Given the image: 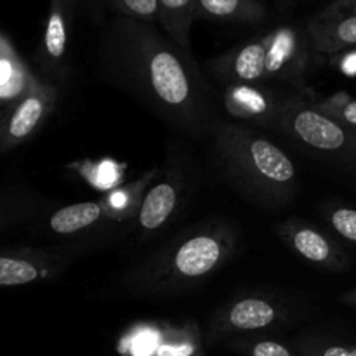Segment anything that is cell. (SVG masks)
Instances as JSON below:
<instances>
[{
	"label": "cell",
	"instance_id": "7c38bea8",
	"mask_svg": "<svg viewBox=\"0 0 356 356\" xmlns=\"http://www.w3.org/2000/svg\"><path fill=\"white\" fill-rule=\"evenodd\" d=\"M68 264L63 252L47 249H9L0 252V287H23V285L47 282L61 273Z\"/></svg>",
	"mask_w": 356,
	"mask_h": 356
},
{
	"label": "cell",
	"instance_id": "7a4b0ae2",
	"mask_svg": "<svg viewBox=\"0 0 356 356\" xmlns=\"http://www.w3.org/2000/svg\"><path fill=\"white\" fill-rule=\"evenodd\" d=\"M236 245L238 229L233 222H198L136 263L124 275L122 285L136 298L177 296L218 273L236 252Z\"/></svg>",
	"mask_w": 356,
	"mask_h": 356
},
{
	"label": "cell",
	"instance_id": "cb8c5ba5",
	"mask_svg": "<svg viewBox=\"0 0 356 356\" xmlns=\"http://www.w3.org/2000/svg\"><path fill=\"white\" fill-rule=\"evenodd\" d=\"M298 351L301 356H356V348L318 339V337L301 339L298 343Z\"/></svg>",
	"mask_w": 356,
	"mask_h": 356
},
{
	"label": "cell",
	"instance_id": "8fae6325",
	"mask_svg": "<svg viewBox=\"0 0 356 356\" xmlns=\"http://www.w3.org/2000/svg\"><path fill=\"white\" fill-rule=\"evenodd\" d=\"M80 0H49L44 33L38 45V65L49 79L63 80L66 76L70 40L73 19Z\"/></svg>",
	"mask_w": 356,
	"mask_h": 356
},
{
	"label": "cell",
	"instance_id": "603a6c76",
	"mask_svg": "<svg viewBox=\"0 0 356 356\" xmlns=\"http://www.w3.org/2000/svg\"><path fill=\"white\" fill-rule=\"evenodd\" d=\"M99 0H94V7ZM106 3L115 16L131 17L145 23L159 24V3L156 0H101Z\"/></svg>",
	"mask_w": 356,
	"mask_h": 356
},
{
	"label": "cell",
	"instance_id": "5b68a950",
	"mask_svg": "<svg viewBox=\"0 0 356 356\" xmlns=\"http://www.w3.org/2000/svg\"><path fill=\"white\" fill-rule=\"evenodd\" d=\"M191 162L179 143H169L165 162L146 190L132 219L136 243H145L165 232L186 204L193 183Z\"/></svg>",
	"mask_w": 356,
	"mask_h": 356
},
{
	"label": "cell",
	"instance_id": "4fadbf2b",
	"mask_svg": "<svg viewBox=\"0 0 356 356\" xmlns=\"http://www.w3.org/2000/svg\"><path fill=\"white\" fill-rule=\"evenodd\" d=\"M282 94L263 83H228L221 94V108L236 124L271 129Z\"/></svg>",
	"mask_w": 356,
	"mask_h": 356
},
{
	"label": "cell",
	"instance_id": "4316f807",
	"mask_svg": "<svg viewBox=\"0 0 356 356\" xmlns=\"http://www.w3.org/2000/svg\"><path fill=\"white\" fill-rule=\"evenodd\" d=\"M6 113H7L6 108L0 106V124H2V120H3V118H6Z\"/></svg>",
	"mask_w": 356,
	"mask_h": 356
},
{
	"label": "cell",
	"instance_id": "7402d4cb",
	"mask_svg": "<svg viewBox=\"0 0 356 356\" xmlns=\"http://www.w3.org/2000/svg\"><path fill=\"white\" fill-rule=\"evenodd\" d=\"M312 99L313 104L327 117L356 129V99L348 92H336L327 97H315L312 94Z\"/></svg>",
	"mask_w": 356,
	"mask_h": 356
},
{
	"label": "cell",
	"instance_id": "52a82bcc",
	"mask_svg": "<svg viewBox=\"0 0 356 356\" xmlns=\"http://www.w3.org/2000/svg\"><path fill=\"white\" fill-rule=\"evenodd\" d=\"M266 35V70L264 82L277 80L302 89V80L312 68L315 51L309 42L308 31L298 24H280Z\"/></svg>",
	"mask_w": 356,
	"mask_h": 356
},
{
	"label": "cell",
	"instance_id": "ffe728a7",
	"mask_svg": "<svg viewBox=\"0 0 356 356\" xmlns=\"http://www.w3.org/2000/svg\"><path fill=\"white\" fill-rule=\"evenodd\" d=\"M40 200L35 197L17 193L0 198V229L23 222L40 211Z\"/></svg>",
	"mask_w": 356,
	"mask_h": 356
},
{
	"label": "cell",
	"instance_id": "ba28073f",
	"mask_svg": "<svg viewBox=\"0 0 356 356\" xmlns=\"http://www.w3.org/2000/svg\"><path fill=\"white\" fill-rule=\"evenodd\" d=\"M58 99L59 92L54 83L35 79L26 92L14 101L0 124V153L30 141L54 113Z\"/></svg>",
	"mask_w": 356,
	"mask_h": 356
},
{
	"label": "cell",
	"instance_id": "d4e9b609",
	"mask_svg": "<svg viewBox=\"0 0 356 356\" xmlns=\"http://www.w3.org/2000/svg\"><path fill=\"white\" fill-rule=\"evenodd\" d=\"M330 59H334V63H336V66L339 68V72H343L344 75H356V47L339 52V54H336Z\"/></svg>",
	"mask_w": 356,
	"mask_h": 356
},
{
	"label": "cell",
	"instance_id": "6da1fadb",
	"mask_svg": "<svg viewBox=\"0 0 356 356\" xmlns=\"http://www.w3.org/2000/svg\"><path fill=\"white\" fill-rule=\"evenodd\" d=\"M101 66L110 83L181 134L211 138L221 120L216 87L193 54L181 51L156 24L115 16L101 38Z\"/></svg>",
	"mask_w": 356,
	"mask_h": 356
},
{
	"label": "cell",
	"instance_id": "277c9868",
	"mask_svg": "<svg viewBox=\"0 0 356 356\" xmlns=\"http://www.w3.org/2000/svg\"><path fill=\"white\" fill-rule=\"evenodd\" d=\"M271 131L330 177L356 190V129L322 113L305 89L282 94Z\"/></svg>",
	"mask_w": 356,
	"mask_h": 356
},
{
	"label": "cell",
	"instance_id": "484cf974",
	"mask_svg": "<svg viewBox=\"0 0 356 356\" xmlns=\"http://www.w3.org/2000/svg\"><path fill=\"white\" fill-rule=\"evenodd\" d=\"M339 301L343 305L350 306V308H356V289H351V291H346L344 294H341Z\"/></svg>",
	"mask_w": 356,
	"mask_h": 356
},
{
	"label": "cell",
	"instance_id": "5bb4252c",
	"mask_svg": "<svg viewBox=\"0 0 356 356\" xmlns=\"http://www.w3.org/2000/svg\"><path fill=\"white\" fill-rule=\"evenodd\" d=\"M209 70L228 83H263L266 70V35L261 33L235 45L209 63Z\"/></svg>",
	"mask_w": 356,
	"mask_h": 356
},
{
	"label": "cell",
	"instance_id": "2e32d148",
	"mask_svg": "<svg viewBox=\"0 0 356 356\" xmlns=\"http://www.w3.org/2000/svg\"><path fill=\"white\" fill-rule=\"evenodd\" d=\"M159 24L163 33L186 54L191 52V28L200 19L197 0H156Z\"/></svg>",
	"mask_w": 356,
	"mask_h": 356
},
{
	"label": "cell",
	"instance_id": "44dd1931",
	"mask_svg": "<svg viewBox=\"0 0 356 356\" xmlns=\"http://www.w3.org/2000/svg\"><path fill=\"white\" fill-rule=\"evenodd\" d=\"M229 348L247 356H298L284 343L263 336H242L228 341Z\"/></svg>",
	"mask_w": 356,
	"mask_h": 356
},
{
	"label": "cell",
	"instance_id": "30bf717a",
	"mask_svg": "<svg viewBox=\"0 0 356 356\" xmlns=\"http://www.w3.org/2000/svg\"><path fill=\"white\" fill-rule=\"evenodd\" d=\"M316 56L334 58L356 47V0H334L306 23Z\"/></svg>",
	"mask_w": 356,
	"mask_h": 356
},
{
	"label": "cell",
	"instance_id": "ac0fdd59",
	"mask_svg": "<svg viewBox=\"0 0 356 356\" xmlns=\"http://www.w3.org/2000/svg\"><path fill=\"white\" fill-rule=\"evenodd\" d=\"M204 337L195 322L169 330L155 348L153 356H205Z\"/></svg>",
	"mask_w": 356,
	"mask_h": 356
},
{
	"label": "cell",
	"instance_id": "e0dca14e",
	"mask_svg": "<svg viewBox=\"0 0 356 356\" xmlns=\"http://www.w3.org/2000/svg\"><path fill=\"white\" fill-rule=\"evenodd\" d=\"M200 19L219 23L257 24L268 17V7L261 0H197Z\"/></svg>",
	"mask_w": 356,
	"mask_h": 356
},
{
	"label": "cell",
	"instance_id": "d6986e66",
	"mask_svg": "<svg viewBox=\"0 0 356 356\" xmlns=\"http://www.w3.org/2000/svg\"><path fill=\"white\" fill-rule=\"evenodd\" d=\"M320 211L327 226L334 233V238H339L341 242L356 249V207L334 202V204L323 205Z\"/></svg>",
	"mask_w": 356,
	"mask_h": 356
},
{
	"label": "cell",
	"instance_id": "8992f818",
	"mask_svg": "<svg viewBox=\"0 0 356 356\" xmlns=\"http://www.w3.org/2000/svg\"><path fill=\"white\" fill-rule=\"evenodd\" d=\"M287 322L289 312L284 302L266 294H245L216 309L202 337L204 344L214 346L219 341L257 336Z\"/></svg>",
	"mask_w": 356,
	"mask_h": 356
},
{
	"label": "cell",
	"instance_id": "3957f363",
	"mask_svg": "<svg viewBox=\"0 0 356 356\" xmlns=\"http://www.w3.org/2000/svg\"><path fill=\"white\" fill-rule=\"evenodd\" d=\"M212 162L222 183L263 211H282L298 197L291 156L257 127L219 120L211 134Z\"/></svg>",
	"mask_w": 356,
	"mask_h": 356
},
{
	"label": "cell",
	"instance_id": "9a60e30c",
	"mask_svg": "<svg viewBox=\"0 0 356 356\" xmlns=\"http://www.w3.org/2000/svg\"><path fill=\"white\" fill-rule=\"evenodd\" d=\"M104 222H113L104 197L99 200L70 204L52 212L47 219V229L59 236L82 235Z\"/></svg>",
	"mask_w": 356,
	"mask_h": 356
},
{
	"label": "cell",
	"instance_id": "83f0119b",
	"mask_svg": "<svg viewBox=\"0 0 356 356\" xmlns=\"http://www.w3.org/2000/svg\"><path fill=\"white\" fill-rule=\"evenodd\" d=\"M278 2H282L284 6H289V3H292V0H278Z\"/></svg>",
	"mask_w": 356,
	"mask_h": 356
},
{
	"label": "cell",
	"instance_id": "9c48e42d",
	"mask_svg": "<svg viewBox=\"0 0 356 356\" xmlns=\"http://www.w3.org/2000/svg\"><path fill=\"white\" fill-rule=\"evenodd\" d=\"M275 233L291 252L313 266L334 273L350 270V254L337 242V238L312 221L289 218L277 226Z\"/></svg>",
	"mask_w": 356,
	"mask_h": 356
}]
</instances>
